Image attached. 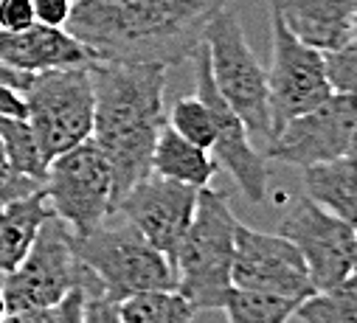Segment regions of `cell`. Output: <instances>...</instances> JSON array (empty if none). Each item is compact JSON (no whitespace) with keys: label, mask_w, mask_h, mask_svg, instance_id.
Returning <instances> with one entry per match:
<instances>
[{"label":"cell","mask_w":357,"mask_h":323,"mask_svg":"<svg viewBox=\"0 0 357 323\" xmlns=\"http://www.w3.org/2000/svg\"><path fill=\"white\" fill-rule=\"evenodd\" d=\"M222 0H73L65 29L99 62H186Z\"/></svg>","instance_id":"cell-1"},{"label":"cell","mask_w":357,"mask_h":323,"mask_svg":"<svg viewBox=\"0 0 357 323\" xmlns=\"http://www.w3.org/2000/svg\"><path fill=\"white\" fill-rule=\"evenodd\" d=\"M124 323H195L197 309L177 290H152L119 304Z\"/></svg>","instance_id":"cell-20"},{"label":"cell","mask_w":357,"mask_h":323,"mask_svg":"<svg viewBox=\"0 0 357 323\" xmlns=\"http://www.w3.org/2000/svg\"><path fill=\"white\" fill-rule=\"evenodd\" d=\"M0 118H26L23 90L12 85H0Z\"/></svg>","instance_id":"cell-30"},{"label":"cell","mask_w":357,"mask_h":323,"mask_svg":"<svg viewBox=\"0 0 357 323\" xmlns=\"http://www.w3.org/2000/svg\"><path fill=\"white\" fill-rule=\"evenodd\" d=\"M34 6V20L43 26H54V29H65L68 17H70V6L73 0H31Z\"/></svg>","instance_id":"cell-29"},{"label":"cell","mask_w":357,"mask_h":323,"mask_svg":"<svg viewBox=\"0 0 357 323\" xmlns=\"http://www.w3.org/2000/svg\"><path fill=\"white\" fill-rule=\"evenodd\" d=\"M0 166H6V152H3V141H0Z\"/></svg>","instance_id":"cell-33"},{"label":"cell","mask_w":357,"mask_h":323,"mask_svg":"<svg viewBox=\"0 0 357 323\" xmlns=\"http://www.w3.org/2000/svg\"><path fill=\"white\" fill-rule=\"evenodd\" d=\"M197 191L200 189L195 186L149 172L130 191H124L116 211L124 219H130L149 245H155L172 262L177 245H181V239L195 216Z\"/></svg>","instance_id":"cell-14"},{"label":"cell","mask_w":357,"mask_h":323,"mask_svg":"<svg viewBox=\"0 0 357 323\" xmlns=\"http://www.w3.org/2000/svg\"><path fill=\"white\" fill-rule=\"evenodd\" d=\"M166 124L181 138H186L189 143L211 152V146H214V118H211V110L206 107V102L197 93L177 99L169 110Z\"/></svg>","instance_id":"cell-24"},{"label":"cell","mask_w":357,"mask_h":323,"mask_svg":"<svg viewBox=\"0 0 357 323\" xmlns=\"http://www.w3.org/2000/svg\"><path fill=\"white\" fill-rule=\"evenodd\" d=\"M293 317L301 323H357V281L354 276L332 290H321L298 301Z\"/></svg>","instance_id":"cell-23"},{"label":"cell","mask_w":357,"mask_h":323,"mask_svg":"<svg viewBox=\"0 0 357 323\" xmlns=\"http://www.w3.org/2000/svg\"><path fill=\"white\" fill-rule=\"evenodd\" d=\"M0 62L23 73H40L51 68L91 65L96 56L68 29L31 23L20 31H0Z\"/></svg>","instance_id":"cell-15"},{"label":"cell","mask_w":357,"mask_h":323,"mask_svg":"<svg viewBox=\"0 0 357 323\" xmlns=\"http://www.w3.org/2000/svg\"><path fill=\"white\" fill-rule=\"evenodd\" d=\"M217 160L208 149H200L195 143H189L186 138L177 135L169 124L160 127L155 149H152V160H149V172L186 183L195 189H203L214 180L217 175Z\"/></svg>","instance_id":"cell-17"},{"label":"cell","mask_w":357,"mask_h":323,"mask_svg":"<svg viewBox=\"0 0 357 323\" xmlns=\"http://www.w3.org/2000/svg\"><path fill=\"white\" fill-rule=\"evenodd\" d=\"M211 79L228 107L242 118L250 135L271 141V107H267V70L253 54L239 20L225 6L208 20L203 34Z\"/></svg>","instance_id":"cell-6"},{"label":"cell","mask_w":357,"mask_h":323,"mask_svg":"<svg viewBox=\"0 0 357 323\" xmlns=\"http://www.w3.org/2000/svg\"><path fill=\"white\" fill-rule=\"evenodd\" d=\"M34 20L31 0H0V31H20Z\"/></svg>","instance_id":"cell-28"},{"label":"cell","mask_w":357,"mask_h":323,"mask_svg":"<svg viewBox=\"0 0 357 323\" xmlns=\"http://www.w3.org/2000/svg\"><path fill=\"white\" fill-rule=\"evenodd\" d=\"M26 121L31 124L45 160L68 152L93 132L91 65H70L31 73L23 90Z\"/></svg>","instance_id":"cell-5"},{"label":"cell","mask_w":357,"mask_h":323,"mask_svg":"<svg viewBox=\"0 0 357 323\" xmlns=\"http://www.w3.org/2000/svg\"><path fill=\"white\" fill-rule=\"evenodd\" d=\"M84 265L76 259L73 233L59 216H48L23 262L3 276L0 295L6 312L56 306L70 290L82 284Z\"/></svg>","instance_id":"cell-8"},{"label":"cell","mask_w":357,"mask_h":323,"mask_svg":"<svg viewBox=\"0 0 357 323\" xmlns=\"http://www.w3.org/2000/svg\"><path fill=\"white\" fill-rule=\"evenodd\" d=\"M119 304L121 301H113L105 290L82 292V323H124Z\"/></svg>","instance_id":"cell-26"},{"label":"cell","mask_w":357,"mask_h":323,"mask_svg":"<svg viewBox=\"0 0 357 323\" xmlns=\"http://www.w3.org/2000/svg\"><path fill=\"white\" fill-rule=\"evenodd\" d=\"M48 216L51 205L43 189L0 208V276L12 273L23 262Z\"/></svg>","instance_id":"cell-18"},{"label":"cell","mask_w":357,"mask_h":323,"mask_svg":"<svg viewBox=\"0 0 357 323\" xmlns=\"http://www.w3.org/2000/svg\"><path fill=\"white\" fill-rule=\"evenodd\" d=\"M40 189H43V180L26 178V175H20L9 166H0V208L20 200V197H29Z\"/></svg>","instance_id":"cell-27"},{"label":"cell","mask_w":357,"mask_h":323,"mask_svg":"<svg viewBox=\"0 0 357 323\" xmlns=\"http://www.w3.org/2000/svg\"><path fill=\"white\" fill-rule=\"evenodd\" d=\"M236 214L222 191L203 186L197 191L195 216L174 251V290L197 312L222 309L231 284L234 265V230Z\"/></svg>","instance_id":"cell-3"},{"label":"cell","mask_w":357,"mask_h":323,"mask_svg":"<svg viewBox=\"0 0 357 323\" xmlns=\"http://www.w3.org/2000/svg\"><path fill=\"white\" fill-rule=\"evenodd\" d=\"M6 312V304H3V295H0V315H3Z\"/></svg>","instance_id":"cell-34"},{"label":"cell","mask_w":357,"mask_h":323,"mask_svg":"<svg viewBox=\"0 0 357 323\" xmlns=\"http://www.w3.org/2000/svg\"><path fill=\"white\" fill-rule=\"evenodd\" d=\"M279 233L298 248L315 292L332 290L354 276L357 236L354 225L301 197L284 214Z\"/></svg>","instance_id":"cell-10"},{"label":"cell","mask_w":357,"mask_h":323,"mask_svg":"<svg viewBox=\"0 0 357 323\" xmlns=\"http://www.w3.org/2000/svg\"><path fill=\"white\" fill-rule=\"evenodd\" d=\"M231 284L236 290L271 292L293 301H304L315 292L307 265L298 248L282 233H261L236 222L234 230V265Z\"/></svg>","instance_id":"cell-12"},{"label":"cell","mask_w":357,"mask_h":323,"mask_svg":"<svg viewBox=\"0 0 357 323\" xmlns=\"http://www.w3.org/2000/svg\"><path fill=\"white\" fill-rule=\"evenodd\" d=\"M324 76L332 93H354L357 88V40L346 42L343 48L324 51Z\"/></svg>","instance_id":"cell-25"},{"label":"cell","mask_w":357,"mask_h":323,"mask_svg":"<svg viewBox=\"0 0 357 323\" xmlns=\"http://www.w3.org/2000/svg\"><path fill=\"white\" fill-rule=\"evenodd\" d=\"M43 191L51 214L59 216L73 236L96 230L110 214H116L113 169L93 138L48 160Z\"/></svg>","instance_id":"cell-7"},{"label":"cell","mask_w":357,"mask_h":323,"mask_svg":"<svg viewBox=\"0 0 357 323\" xmlns=\"http://www.w3.org/2000/svg\"><path fill=\"white\" fill-rule=\"evenodd\" d=\"M73 251L113 301L152 290H174L172 262L119 211L110 214L96 230L73 236Z\"/></svg>","instance_id":"cell-4"},{"label":"cell","mask_w":357,"mask_h":323,"mask_svg":"<svg viewBox=\"0 0 357 323\" xmlns=\"http://www.w3.org/2000/svg\"><path fill=\"white\" fill-rule=\"evenodd\" d=\"M271 65H267V107H271V129H282L290 118L318 107L332 96L324 76L321 51L296 40L282 23L279 12L271 6ZM271 132V138H273Z\"/></svg>","instance_id":"cell-9"},{"label":"cell","mask_w":357,"mask_h":323,"mask_svg":"<svg viewBox=\"0 0 357 323\" xmlns=\"http://www.w3.org/2000/svg\"><path fill=\"white\" fill-rule=\"evenodd\" d=\"M287 31L315 51H335L354 40L357 0H271Z\"/></svg>","instance_id":"cell-16"},{"label":"cell","mask_w":357,"mask_h":323,"mask_svg":"<svg viewBox=\"0 0 357 323\" xmlns=\"http://www.w3.org/2000/svg\"><path fill=\"white\" fill-rule=\"evenodd\" d=\"M189 59L195 62L197 96L206 102V107L211 110V118H214V146H211V155L217 160V166L228 169V175L236 180V186L242 189V194L250 203H261L264 194H267V160L256 152V146L250 141V132L242 124V118L220 96L214 79H211L206 42H200Z\"/></svg>","instance_id":"cell-13"},{"label":"cell","mask_w":357,"mask_h":323,"mask_svg":"<svg viewBox=\"0 0 357 323\" xmlns=\"http://www.w3.org/2000/svg\"><path fill=\"white\" fill-rule=\"evenodd\" d=\"M93 79V132L113 169L116 205L138 180L149 175V160L163 118L166 68L91 62Z\"/></svg>","instance_id":"cell-2"},{"label":"cell","mask_w":357,"mask_h":323,"mask_svg":"<svg viewBox=\"0 0 357 323\" xmlns=\"http://www.w3.org/2000/svg\"><path fill=\"white\" fill-rule=\"evenodd\" d=\"M0 323H54V306L48 309H20V312H3Z\"/></svg>","instance_id":"cell-31"},{"label":"cell","mask_w":357,"mask_h":323,"mask_svg":"<svg viewBox=\"0 0 357 323\" xmlns=\"http://www.w3.org/2000/svg\"><path fill=\"white\" fill-rule=\"evenodd\" d=\"M304 191L315 205L354 225V214H357L354 155L304 166Z\"/></svg>","instance_id":"cell-19"},{"label":"cell","mask_w":357,"mask_h":323,"mask_svg":"<svg viewBox=\"0 0 357 323\" xmlns=\"http://www.w3.org/2000/svg\"><path fill=\"white\" fill-rule=\"evenodd\" d=\"M0 141H3L9 169H15L26 178H34V180H45L48 160H45L40 141L26 118H0Z\"/></svg>","instance_id":"cell-21"},{"label":"cell","mask_w":357,"mask_h":323,"mask_svg":"<svg viewBox=\"0 0 357 323\" xmlns=\"http://www.w3.org/2000/svg\"><path fill=\"white\" fill-rule=\"evenodd\" d=\"M298 301L256 292V290H231L225 298V317L228 323H290Z\"/></svg>","instance_id":"cell-22"},{"label":"cell","mask_w":357,"mask_h":323,"mask_svg":"<svg viewBox=\"0 0 357 323\" xmlns=\"http://www.w3.org/2000/svg\"><path fill=\"white\" fill-rule=\"evenodd\" d=\"M357 107L354 93H332L318 107L290 118L267 141V157L290 166H312L354 155Z\"/></svg>","instance_id":"cell-11"},{"label":"cell","mask_w":357,"mask_h":323,"mask_svg":"<svg viewBox=\"0 0 357 323\" xmlns=\"http://www.w3.org/2000/svg\"><path fill=\"white\" fill-rule=\"evenodd\" d=\"M29 79H31V73L15 70V68H9L6 62H0V85H12V88H17V90H26Z\"/></svg>","instance_id":"cell-32"}]
</instances>
